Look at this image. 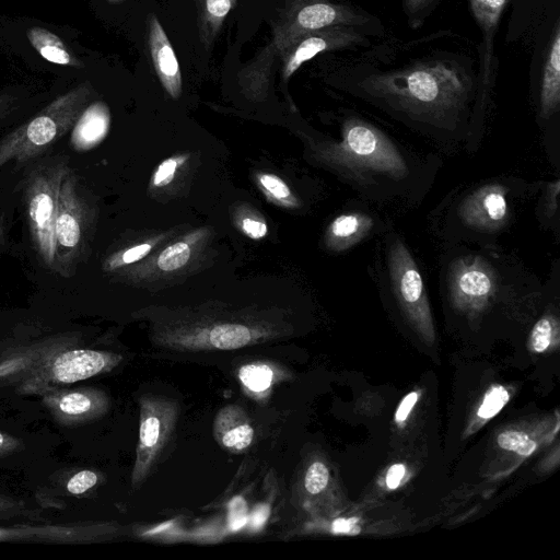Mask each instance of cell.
<instances>
[{
  "label": "cell",
  "mask_w": 560,
  "mask_h": 560,
  "mask_svg": "<svg viewBox=\"0 0 560 560\" xmlns=\"http://www.w3.org/2000/svg\"><path fill=\"white\" fill-rule=\"evenodd\" d=\"M509 0H470L471 12L481 31L480 78L477 105L483 115L486 102L493 81V38Z\"/></svg>",
  "instance_id": "cell-11"
},
{
  "label": "cell",
  "mask_w": 560,
  "mask_h": 560,
  "mask_svg": "<svg viewBox=\"0 0 560 560\" xmlns=\"http://www.w3.org/2000/svg\"><path fill=\"white\" fill-rule=\"evenodd\" d=\"M377 222L374 215L364 211L339 214L328 229L329 242L336 249H347L375 232Z\"/></svg>",
  "instance_id": "cell-16"
},
{
  "label": "cell",
  "mask_w": 560,
  "mask_h": 560,
  "mask_svg": "<svg viewBox=\"0 0 560 560\" xmlns=\"http://www.w3.org/2000/svg\"><path fill=\"white\" fill-rule=\"evenodd\" d=\"M176 167L177 161L174 159L162 162L154 174L153 184L155 186L167 185L173 179Z\"/></svg>",
  "instance_id": "cell-35"
},
{
  "label": "cell",
  "mask_w": 560,
  "mask_h": 560,
  "mask_svg": "<svg viewBox=\"0 0 560 560\" xmlns=\"http://www.w3.org/2000/svg\"><path fill=\"white\" fill-rule=\"evenodd\" d=\"M259 183L272 198L289 205L295 202L289 187L280 177L272 174H261Z\"/></svg>",
  "instance_id": "cell-29"
},
{
  "label": "cell",
  "mask_w": 560,
  "mask_h": 560,
  "mask_svg": "<svg viewBox=\"0 0 560 560\" xmlns=\"http://www.w3.org/2000/svg\"><path fill=\"white\" fill-rule=\"evenodd\" d=\"M357 517L351 518H337L331 526L335 534H355L360 532V527H357Z\"/></svg>",
  "instance_id": "cell-38"
},
{
  "label": "cell",
  "mask_w": 560,
  "mask_h": 560,
  "mask_svg": "<svg viewBox=\"0 0 560 560\" xmlns=\"http://www.w3.org/2000/svg\"><path fill=\"white\" fill-rule=\"evenodd\" d=\"M328 480L327 467L320 462H315L306 470L304 487L308 493L317 494L326 488Z\"/></svg>",
  "instance_id": "cell-30"
},
{
  "label": "cell",
  "mask_w": 560,
  "mask_h": 560,
  "mask_svg": "<svg viewBox=\"0 0 560 560\" xmlns=\"http://www.w3.org/2000/svg\"><path fill=\"white\" fill-rule=\"evenodd\" d=\"M474 88L472 79L455 62L432 60L368 75L358 89L395 118L454 145L470 144L481 128L470 107L472 98L477 104Z\"/></svg>",
  "instance_id": "cell-1"
},
{
  "label": "cell",
  "mask_w": 560,
  "mask_h": 560,
  "mask_svg": "<svg viewBox=\"0 0 560 560\" xmlns=\"http://www.w3.org/2000/svg\"><path fill=\"white\" fill-rule=\"evenodd\" d=\"M253 339L252 331L244 325L222 324L209 332V342L221 350H234L248 345Z\"/></svg>",
  "instance_id": "cell-21"
},
{
  "label": "cell",
  "mask_w": 560,
  "mask_h": 560,
  "mask_svg": "<svg viewBox=\"0 0 560 560\" xmlns=\"http://www.w3.org/2000/svg\"><path fill=\"white\" fill-rule=\"evenodd\" d=\"M332 162L354 189L373 199L409 198L429 180V167L374 124L352 116L341 140L331 144Z\"/></svg>",
  "instance_id": "cell-2"
},
{
  "label": "cell",
  "mask_w": 560,
  "mask_h": 560,
  "mask_svg": "<svg viewBox=\"0 0 560 560\" xmlns=\"http://www.w3.org/2000/svg\"><path fill=\"white\" fill-rule=\"evenodd\" d=\"M148 44L154 70L162 86L173 98L179 97L182 72L178 59L163 26L154 14L149 19Z\"/></svg>",
  "instance_id": "cell-13"
},
{
  "label": "cell",
  "mask_w": 560,
  "mask_h": 560,
  "mask_svg": "<svg viewBox=\"0 0 560 560\" xmlns=\"http://www.w3.org/2000/svg\"><path fill=\"white\" fill-rule=\"evenodd\" d=\"M500 447L516 452L522 456H528L536 450V443L528 435L518 431H505L499 434Z\"/></svg>",
  "instance_id": "cell-25"
},
{
  "label": "cell",
  "mask_w": 560,
  "mask_h": 560,
  "mask_svg": "<svg viewBox=\"0 0 560 560\" xmlns=\"http://www.w3.org/2000/svg\"><path fill=\"white\" fill-rule=\"evenodd\" d=\"M79 527L70 526H45V527H27V528H0V540L15 539H48V540H75L80 535L86 534L80 532Z\"/></svg>",
  "instance_id": "cell-20"
},
{
  "label": "cell",
  "mask_w": 560,
  "mask_h": 560,
  "mask_svg": "<svg viewBox=\"0 0 560 560\" xmlns=\"http://www.w3.org/2000/svg\"><path fill=\"white\" fill-rule=\"evenodd\" d=\"M512 185L503 180L486 182L467 189L448 206L445 222L465 242H481L504 231L513 215ZM454 232V233H455Z\"/></svg>",
  "instance_id": "cell-6"
},
{
  "label": "cell",
  "mask_w": 560,
  "mask_h": 560,
  "mask_svg": "<svg viewBox=\"0 0 560 560\" xmlns=\"http://www.w3.org/2000/svg\"><path fill=\"white\" fill-rule=\"evenodd\" d=\"M70 170L66 154H46L22 167L15 187L24 210L33 249L39 262L51 269L54 224L61 183Z\"/></svg>",
  "instance_id": "cell-5"
},
{
  "label": "cell",
  "mask_w": 560,
  "mask_h": 560,
  "mask_svg": "<svg viewBox=\"0 0 560 560\" xmlns=\"http://www.w3.org/2000/svg\"><path fill=\"white\" fill-rule=\"evenodd\" d=\"M121 357L91 349H72L55 353L28 382L27 387L65 385L86 380L115 366ZM40 388H43V386Z\"/></svg>",
  "instance_id": "cell-9"
},
{
  "label": "cell",
  "mask_w": 560,
  "mask_h": 560,
  "mask_svg": "<svg viewBox=\"0 0 560 560\" xmlns=\"http://www.w3.org/2000/svg\"><path fill=\"white\" fill-rule=\"evenodd\" d=\"M26 37L31 46L47 61L77 69L83 68L81 60L49 30L33 26L28 28Z\"/></svg>",
  "instance_id": "cell-18"
},
{
  "label": "cell",
  "mask_w": 560,
  "mask_h": 560,
  "mask_svg": "<svg viewBox=\"0 0 560 560\" xmlns=\"http://www.w3.org/2000/svg\"><path fill=\"white\" fill-rule=\"evenodd\" d=\"M236 0H197L201 42L209 46L220 31Z\"/></svg>",
  "instance_id": "cell-19"
},
{
  "label": "cell",
  "mask_w": 560,
  "mask_h": 560,
  "mask_svg": "<svg viewBox=\"0 0 560 560\" xmlns=\"http://www.w3.org/2000/svg\"><path fill=\"white\" fill-rule=\"evenodd\" d=\"M19 504L16 502H12L9 499H3L0 497V515H8L10 512H18Z\"/></svg>",
  "instance_id": "cell-43"
},
{
  "label": "cell",
  "mask_w": 560,
  "mask_h": 560,
  "mask_svg": "<svg viewBox=\"0 0 560 560\" xmlns=\"http://www.w3.org/2000/svg\"><path fill=\"white\" fill-rule=\"evenodd\" d=\"M213 432L219 443L238 452L250 445L254 429L243 409L232 405L223 408L214 420Z\"/></svg>",
  "instance_id": "cell-15"
},
{
  "label": "cell",
  "mask_w": 560,
  "mask_h": 560,
  "mask_svg": "<svg viewBox=\"0 0 560 560\" xmlns=\"http://www.w3.org/2000/svg\"><path fill=\"white\" fill-rule=\"evenodd\" d=\"M190 248L184 242L175 243L165 248L158 258L160 269L171 271L183 267L189 259Z\"/></svg>",
  "instance_id": "cell-24"
},
{
  "label": "cell",
  "mask_w": 560,
  "mask_h": 560,
  "mask_svg": "<svg viewBox=\"0 0 560 560\" xmlns=\"http://www.w3.org/2000/svg\"><path fill=\"white\" fill-rule=\"evenodd\" d=\"M273 373L268 365L249 364L240 370V380L253 392H264L270 387Z\"/></svg>",
  "instance_id": "cell-23"
},
{
  "label": "cell",
  "mask_w": 560,
  "mask_h": 560,
  "mask_svg": "<svg viewBox=\"0 0 560 560\" xmlns=\"http://www.w3.org/2000/svg\"><path fill=\"white\" fill-rule=\"evenodd\" d=\"M435 0H404V12L409 19V25L416 27L422 23L429 9Z\"/></svg>",
  "instance_id": "cell-33"
},
{
  "label": "cell",
  "mask_w": 560,
  "mask_h": 560,
  "mask_svg": "<svg viewBox=\"0 0 560 560\" xmlns=\"http://www.w3.org/2000/svg\"><path fill=\"white\" fill-rule=\"evenodd\" d=\"M369 21L359 11L327 0H294L275 26L270 43L238 72L241 86L249 96H260L269 83L277 58L307 33L330 26H359Z\"/></svg>",
  "instance_id": "cell-3"
},
{
  "label": "cell",
  "mask_w": 560,
  "mask_h": 560,
  "mask_svg": "<svg viewBox=\"0 0 560 560\" xmlns=\"http://www.w3.org/2000/svg\"><path fill=\"white\" fill-rule=\"evenodd\" d=\"M150 249V244H140L124 252L120 259L124 264H131L143 258Z\"/></svg>",
  "instance_id": "cell-39"
},
{
  "label": "cell",
  "mask_w": 560,
  "mask_h": 560,
  "mask_svg": "<svg viewBox=\"0 0 560 560\" xmlns=\"http://www.w3.org/2000/svg\"><path fill=\"white\" fill-rule=\"evenodd\" d=\"M248 521L247 503L242 497H234L229 503V525L232 530L244 527Z\"/></svg>",
  "instance_id": "cell-31"
},
{
  "label": "cell",
  "mask_w": 560,
  "mask_h": 560,
  "mask_svg": "<svg viewBox=\"0 0 560 560\" xmlns=\"http://www.w3.org/2000/svg\"><path fill=\"white\" fill-rule=\"evenodd\" d=\"M270 512V508L268 504H258L252 513L248 515L247 523L249 524L250 529L258 530L260 529L268 520Z\"/></svg>",
  "instance_id": "cell-36"
},
{
  "label": "cell",
  "mask_w": 560,
  "mask_h": 560,
  "mask_svg": "<svg viewBox=\"0 0 560 560\" xmlns=\"http://www.w3.org/2000/svg\"><path fill=\"white\" fill-rule=\"evenodd\" d=\"M244 233L253 240H258L267 234V226L262 221L246 218L242 221Z\"/></svg>",
  "instance_id": "cell-37"
},
{
  "label": "cell",
  "mask_w": 560,
  "mask_h": 560,
  "mask_svg": "<svg viewBox=\"0 0 560 560\" xmlns=\"http://www.w3.org/2000/svg\"><path fill=\"white\" fill-rule=\"evenodd\" d=\"M18 196L15 190L0 191V255L9 244Z\"/></svg>",
  "instance_id": "cell-22"
},
{
  "label": "cell",
  "mask_w": 560,
  "mask_h": 560,
  "mask_svg": "<svg viewBox=\"0 0 560 560\" xmlns=\"http://www.w3.org/2000/svg\"><path fill=\"white\" fill-rule=\"evenodd\" d=\"M22 107L23 96L20 93L9 90L0 92V130L18 118Z\"/></svg>",
  "instance_id": "cell-27"
},
{
  "label": "cell",
  "mask_w": 560,
  "mask_h": 560,
  "mask_svg": "<svg viewBox=\"0 0 560 560\" xmlns=\"http://www.w3.org/2000/svg\"><path fill=\"white\" fill-rule=\"evenodd\" d=\"M176 416V405L170 400L160 397H144L141 400L133 485L139 483L149 472L174 428Z\"/></svg>",
  "instance_id": "cell-8"
},
{
  "label": "cell",
  "mask_w": 560,
  "mask_h": 560,
  "mask_svg": "<svg viewBox=\"0 0 560 560\" xmlns=\"http://www.w3.org/2000/svg\"><path fill=\"white\" fill-rule=\"evenodd\" d=\"M553 335V319L541 317L538 319L530 332V347L535 352H544L550 346Z\"/></svg>",
  "instance_id": "cell-28"
},
{
  "label": "cell",
  "mask_w": 560,
  "mask_h": 560,
  "mask_svg": "<svg viewBox=\"0 0 560 560\" xmlns=\"http://www.w3.org/2000/svg\"><path fill=\"white\" fill-rule=\"evenodd\" d=\"M16 445L18 441L15 439L0 432V455L8 453L9 451L16 447Z\"/></svg>",
  "instance_id": "cell-42"
},
{
  "label": "cell",
  "mask_w": 560,
  "mask_h": 560,
  "mask_svg": "<svg viewBox=\"0 0 560 560\" xmlns=\"http://www.w3.org/2000/svg\"><path fill=\"white\" fill-rule=\"evenodd\" d=\"M418 399V394L412 392V393H409L400 402L397 411H396V415H395V418H396V421L397 422H402L407 416L409 415L410 410L412 409V407L415 406L416 401Z\"/></svg>",
  "instance_id": "cell-40"
},
{
  "label": "cell",
  "mask_w": 560,
  "mask_h": 560,
  "mask_svg": "<svg viewBox=\"0 0 560 560\" xmlns=\"http://www.w3.org/2000/svg\"><path fill=\"white\" fill-rule=\"evenodd\" d=\"M560 104V26L556 22L545 58L539 89V117H552Z\"/></svg>",
  "instance_id": "cell-14"
},
{
  "label": "cell",
  "mask_w": 560,
  "mask_h": 560,
  "mask_svg": "<svg viewBox=\"0 0 560 560\" xmlns=\"http://www.w3.org/2000/svg\"><path fill=\"white\" fill-rule=\"evenodd\" d=\"M559 180L556 179L547 185L544 199V212L548 219L557 215L558 212V196H559Z\"/></svg>",
  "instance_id": "cell-34"
},
{
  "label": "cell",
  "mask_w": 560,
  "mask_h": 560,
  "mask_svg": "<svg viewBox=\"0 0 560 560\" xmlns=\"http://www.w3.org/2000/svg\"><path fill=\"white\" fill-rule=\"evenodd\" d=\"M405 475V466L402 464L393 465L386 475V485L389 489H395L400 483Z\"/></svg>",
  "instance_id": "cell-41"
},
{
  "label": "cell",
  "mask_w": 560,
  "mask_h": 560,
  "mask_svg": "<svg viewBox=\"0 0 560 560\" xmlns=\"http://www.w3.org/2000/svg\"><path fill=\"white\" fill-rule=\"evenodd\" d=\"M509 398V393L503 386H492L483 397L482 404L478 409V416L483 419L494 417L508 402Z\"/></svg>",
  "instance_id": "cell-26"
},
{
  "label": "cell",
  "mask_w": 560,
  "mask_h": 560,
  "mask_svg": "<svg viewBox=\"0 0 560 560\" xmlns=\"http://www.w3.org/2000/svg\"><path fill=\"white\" fill-rule=\"evenodd\" d=\"M89 215L79 179L70 167L59 191L54 224L51 272L63 278L74 275L88 240Z\"/></svg>",
  "instance_id": "cell-7"
},
{
  "label": "cell",
  "mask_w": 560,
  "mask_h": 560,
  "mask_svg": "<svg viewBox=\"0 0 560 560\" xmlns=\"http://www.w3.org/2000/svg\"><path fill=\"white\" fill-rule=\"evenodd\" d=\"M365 38L352 26H330L302 36L282 56V78L288 80L304 62L316 55L363 45Z\"/></svg>",
  "instance_id": "cell-10"
},
{
  "label": "cell",
  "mask_w": 560,
  "mask_h": 560,
  "mask_svg": "<svg viewBox=\"0 0 560 560\" xmlns=\"http://www.w3.org/2000/svg\"><path fill=\"white\" fill-rule=\"evenodd\" d=\"M91 95L90 83L83 82L0 137V170L12 162L19 171L46 155L71 131Z\"/></svg>",
  "instance_id": "cell-4"
},
{
  "label": "cell",
  "mask_w": 560,
  "mask_h": 560,
  "mask_svg": "<svg viewBox=\"0 0 560 560\" xmlns=\"http://www.w3.org/2000/svg\"><path fill=\"white\" fill-rule=\"evenodd\" d=\"M108 127V108L101 102L93 103L86 106L73 125L70 144L77 151H86L103 140Z\"/></svg>",
  "instance_id": "cell-17"
},
{
  "label": "cell",
  "mask_w": 560,
  "mask_h": 560,
  "mask_svg": "<svg viewBox=\"0 0 560 560\" xmlns=\"http://www.w3.org/2000/svg\"><path fill=\"white\" fill-rule=\"evenodd\" d=\"M98 478L92 470H81L74 474L67 483V490L72 494H82L93 488Z\"/></svg>",
  "instance_id": "cell-32"
},
{
  "label": "cell",
  "mask_w": 560,
  "mask_h": 560,
  "mask_svg": "<svg viewBox=\"0 0 560 560\" xmlns=\"http://www.w3.org/2000/svg\"><path fill=\"white\" fill-rule=\"evenodd\" d=\"M45 404L61 422L75 423L104 412L107 399L95 389L57 390L47 393Z\"/></svg>",
  "instance_id": "cell-12"
}]
</instances>
